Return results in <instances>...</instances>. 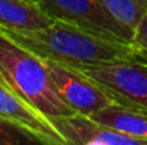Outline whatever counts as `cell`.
I'll list each match as a JSON object with an SVG mask.
<instances>
[{"label": "cell", "instance_id": "cell-7", "mask_svg": "<svg viewBox=\"0 0 147 145\" xmlns=\"http://www.w3.org/2000/svg\"><path fill=\"white\" fill-rule=\"evenodd\" d=\"M0 117L17 124L43 140L45 144L66 145L63 137L56 131L49 118L27 101L19 97L13 90L0 81Z\"/></svg>", "mask_w": 147, "mask_h": 145}, {"label": "cell", "instance_id": "cell-2", "mask_svg": "<svg viewBox=\"0 0 147 145\" xmlns=\"http://www.w3.org/2000/svg\"><path fill=\"white\" fill-rule=\"evenodd\" d=\"M0 78L47 118L74 112L57 94L45 60L3 31H0Z\"/></svg>", "mask_w": 147, "mask_h": 145}, {"label": "cell", "instance_id": "cell-14", "mask_svg": "<svg viewBox=\"0 0 147 145\" xmlns=\"http://www.w3.org/2000/svg\"><path fill=\"white\" fill-rule=\"evenodd\" d=\"M0 81H1V78H0Z\"/></svg>", "mask_w": 147, "mask_h": 145}, {"label": "cell", "instance_id": "cell-11", "mask_svg": "<svg viewBox=\"0 0 147 145\" xmlns=\"http://www.w3.org/2000/svg\"><path fill=\"white\" fill-rule=\"evenodd\" d=\"M17 144H45V142L42 138L30 132L29 130L0 117V145Z\"/></svg>", "mask_w": 147, "mask_h": 145}, {"label": "cell", "instance_id": "cell-4", "mask_svg": "<svg viewBox=\"0 0 147 145\" xmlns=\"http://www.w3.org/2000/svg\"><path fill=\"white\" fill-rule=\"evenodd\" d=\"M80 71L96 81L114 102L147 110V64L123 60Z\"/></svg>", "mask_w": 147, "mask_h": 145}, {"label": "cell", "instance_id": "cell-9", "mask_svg": "<svg viewBox=\"0 0 147 145\" xmlns=\"http://www.w3.org/2000/svg\"><path fill=\"white\" fill-rule=\"evenodd\" d=\"M96 121L147 142V110L113 102L90 115Z\"/></svg>", "mask_w": 147, "mask_h": 145}, {"label": "cell", "instance_id": "cell-3", "mask_svg": "<svg viewBox=\"0 0 147 145\" xmlns=\"http://www.w3.org/2000/svg\"><path fill=\"white\" fill-rule=\"evenodd\" d=\"M53 20L66 21L106 40L130 44L133 31L117 21L100 0H39Z\"/></svg>", "mask_w": 147, "mask_h": 145}, {"label": "cell", "instance_id": "cell-1", "mask_svg": "<svg viewBox=\"0 0 147 145\" xmlns=\"http://www.w3.org/2000/svg\"><path fill=\"white\" fill-rule=\"evenodd\" d=\"M0 31L37 57L76 70L123 60L136 61L131 44L101 39L60 20L40 30L17 31L0 27Z\"/></svg>", "mask_w": 147, "mask_h": 145}, {"label": "cell", "instance_id": "cell-6", "mask_svg": "<svg viewBox=\"0 0 147 145\" xmlns=\"http://www.w3.org/2000/svg\"><path fill=\"white\" fill-rule=\"evenodd\" d=\"M66 145H147L146 141L124 134L79 112L49 117Z\"/></svg>", "mask_w": 147, "mask_h": 145}, {"label": "cell", "instance_id": "cell-10", "mask_svg": "<svg viewBox=\"0 0 147 145\" xmlns=\"http://www.w3.org/2000/svg\"><path fill=\"white\" fill-rule=\"evenodd\" d=\"M100 3L133 34L147 13V0H100Z\"/></svg>", "mask_w": 147, "mask_h": 145}, {"label": "cell", "instance_id": "cell-12", "mask_svg": "<svg viewBox=\"0 0 147 145\" xmlns=\"http://www.w3.org/2000/svg\"><path fill=\"white\" fill-rule=\"evenodd\" d=\"M131 47L134 51V58L139 63L147 64V13L143 16L137 29L134 30Z\"/></svg>", "mask_w": 147, "mask_h": 145}, {"label": "cell", "instance_id": "cell-13", "mask_svg": "<svg viewBox=\"0 0 147 145\" xmlns=\"http://www.w3.org/2000/svg\"><path fill=\"white\" fill-rule=\"evenodd\" d=\"M32 1H39V0H32Z\"/></svg>", "mask_w": 147, "mask_h": 145}, {"label": "cell", "instance_id": "cell-5", "mask_svg": "<svg viewBox=\"0 0 147 145\" xmlns=\"http://www.w3.org/2000/svg\"><path fill=\"white\" fill-rule=\"evenodd\" d=\"M45 63L57 94L74 112L93 115L114 102L113 98L83 71L50 60H45Z\"/></svg>", "mask_w": 147, "mask_h": 145}, {"label": "cell", "instance_id": "cell-8", "mask_svg": "<svg viewBox=\"0 0 147 145\" xmlns=\"http://www.w3.org/2000/svg\"><path fill=\"white\" fill-rule=\"evenodd\" d=\"M54 20L32 0H0V27L17 31L40 30Z\"/></svg>", "mask_w": 147, "mask_h": 145}]
</instances>
